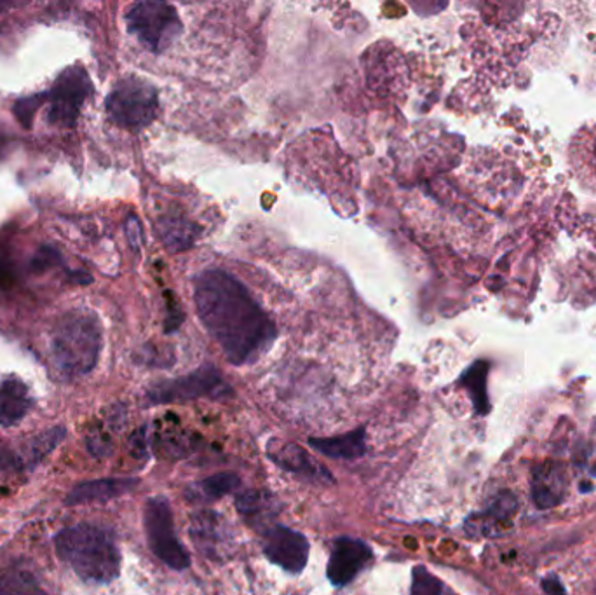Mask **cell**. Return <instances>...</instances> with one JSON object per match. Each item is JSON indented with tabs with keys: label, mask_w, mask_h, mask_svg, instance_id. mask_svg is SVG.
<instances>
[{
	"label": "cell",
	"mask_w": 596,
	"mask_h": 595,
	"mask_svg": "<svg viewBox=\"0 0 596 595\" xmlns=\"http://www.w3.org/2000/svg\"><path fill=\"white\" fill-rule=\"evenodd\" d=\"M126 25L130 34L142 44L147 52H166L180 37L181 22L177 9L166 2H136L126 13Z\"/></svg>",
	"instance_id": "obj_5"
},
{
	"label": "cell",
	"mask_w": 596,
	"mask_h": 595,
	"mask_svg": "<svg viewBox=\"0 0 596 595\" xmlns=\"http://www.w3.org/2000/svg\"><path fill=\"white\" fill-rule=\"evenodd\" d=\"M542 588L548 595H567L562 582L556 576H548V579L542 580Z\"/></svg>",
	"instance_id": "obj_26"
},
{
	"label": "cell",
	"mask_w": 596,
	"mask_h": 595,
	"mask_svg": "<svg viewBox=\"0 0 596 595\" xmlns=\"http://www.w3.org/2000/svg\"><path fill=\"white\" fill-rule=\"evenodd\" d=\"M101 346L103 334L98 318L92 312L71 311L56 326L51 355L62 376L76 379L97 367Z\"/></svg>",
	"instance_id": "obj_3"
},
{
	"label": "cell",
	"mask_w": 596,
	"mask_h": 595,
	"mask_svg": "<svg viewBox=\"0 0 596 595\" xmlns=\"http://www.w3.org/2000/svg\"><path fill=\"white\" fill-rule=\"evenodd\" d=\"M0 595H47L29 568L11 566L0 574Z\"/></svg>",
	"instance_id": "obj_18"
},
{
	"label": "cell",
	"mask_w": 596,
	"mask_h": 595,
	"mask_svg": "<svg viewBox=\"0 0 596 595\" xmlns=\"http://www.w3.org/2000/svg\"><path fill=\"white\" fill-rule=\"evenodd\" d=\"M235 505H238L241 516L246 517L252 524H264L265 520L269 519L271 510H273L269 496H265L258 491H249V493L241 494Z\"/></svg>",
	"instance_id": "obj_21"
},
{
	"label": "cell",
	"mask_w": 596,
	"mask_h": 595,
	"mask_svg": "<svg viewBox=\"0 0 596 595\" xmlns=\"http://www.w3.org/2000/svg\"><path fill=\"white\" fill-rule=\"evenodd\" d=\"M410 595H443V583L428 568L416 566L412 571Z\"/></svg>",
	"instance_id": "obj_23"
},
{
	"label": "cell",
	"mask_w": 596,
	"mask_h": 595,
	"mask_svg": "<svg viewBox=\"0 0 596 595\" xmlns=\"http://www.w3.org/2000/svg\"><path fill=\"white\" fill-rule=\"evenodd\" d=\"M143 522H145L148 547L154 555L172 570H187L190 566V555L178 540L172 507L163 496L148 499L143 511Z\"/></svg>",
	"instance_id": "obj_6"
},
{
	"label": "cell",
	"mask_w": 596,
	"mask_h": 595,
	"mask_svg": "<svg viewBox=\"0 0 596 595\" xmlns=\"http://www.w3.org/2000/svg\"><path fill=\"white\" fill-rule=\"evenodd\" d=\"M262 549H264L265 558L273 564L283 568L286 573L298 574L306 570L311 544L302 532L294 531L285 526H273L265 529Z\"/></svg>",
	"instance_id": "obj_9"
},
{
	"label": "cell",
	"mask_w": 596,
	"mask_h": 595,
	"mask_svg": "<svg viewBox=\"0 0 596 595\" xmlns=\"http://www.w3.org/2000/svg\"><path fill=\"white\" fill-rule=\"evenodd\" d=\"M194 302L202 326L235 367L255 363L276 341L277 330L269 315L228 271L208 269L199 275L194 284Z\"/></svg>",
	"instance_id": "obj_1"
},
{
	"label": "cell",
	"mask_w": 596,
	"mask_h": 595,
	"mask_svg": "<svg viewBox=\"0 0 596 595\" xmlns=\"http://www.w3.org/2000/svg\"><path fill=\"white\" fill-rule=\"evenodd\" d=\"M267 456L282 466L286 472L294 473L297 477L307 478L312 482H333L330 473L312 460L300 445L294 442H283V440H271L267 445Z\"/></svg>",
	"instance_id": "obj_11"
},
{
	"label": "cell",
	"mask_w": 596,
	"mask_h": 595,
	"mask_svg": "<svg viewBox=\"0 0 596 595\" xmlns=\"http://www.w3.org/2000/svg\"><path fill=\"white\" fill-rule=\"evenodd\" d=\"M14 465V458L5 449L0 448V472L11 469Z\"/></svg>",
	"instance_id": "obj_27"
},
{
	"label": "cell",
	"mask_w": 596,
	"mask_h": 595,
	"mask_svg": "<svg viewBox=\"0 0 596 595\" xmlns=\"http://www.w3.org/2000/svg\"><path fill=\"white\" fill-rule=\"evenodd\" d=\"M311 448L333 460H356L366 452L365 430L349 431L341 437L311 439Z\"/></svg>",
	"instance_id": "obj_17"
},
{
	"label": "cell",
	"mask_w": 596,
	"mask_h": 595,
	"mask_svg": "<svg viewBox=\"0 0 596 595\" xmlns=\"http://www.w3.org/2000/svg\"><path fill=\"white\" fill-rule=\"evenodd\" d=\"M572 175L584 189L596 192V123L581 128L569 145Z\"/></svg>",
	"instance_id": "obj_13"
},
{
	"label": "cell",
	"mask_w": 596,
	"mask_h": 595,
	"mask_svg": "<svg viewBox=\"0 0 596 595\" xmlns=\"http://www.w3.org/2000/svg\"><path fill=\"white\" fill-rule=\"evenodd\" d=\"M596 595V594H595Z\"/></svg>",
	"instance_id": "obj_29"
},
{
	"label": "cell",
	"mask_w": 596,
	"mask_h": 595,
	"mask_svg": "<svg viewBox=\"0 0 596 595\" xmlns=\"http://www.w3.org/2000/svg\"><path fill=\"white\" fill-rule=\"evenodd\" d=\"M567 470L563 469L562 463L544 461L533 469L530 491L536 507L541 510L559 507L567 494Z\"/></svg>",
	"instance_id": "obj_12"
},
{
	"label": "cell",
	"mask_w": 596,
	"mask_h": 595,
	"mask_svg": "<svg viewBox=\"0 0 596 595\" xmlns=\"http://www.w3.org/2000/svg\"><path fill=\"white\" fill-rule=\"evenodd\" d=\"M14 279V261L8 246L0 241V290L8 288Z\"/></svg>",
	"instance_id": "obj_25"
},
{
	"label": "cell",
	"mask_w": 596,
	"mask_h": 595,
	"mask_svg": "<svg viewBox=\"0 0 596 595\" xmlns=\"http://www.w3.org/2000/svg\"><path fill=\"white\" fill-rule=\"evenodd\" d=\"M446 595H457V594H454V592H450V594H446Z\"/></svg>",
	"instance_id": "obj_28"
},
{
	"label": "cell",
	"mask_w": 596,
	"mask_h": 595,
	"mask_svg": "<svg viewBox=\"0 0 596 595\" xmlns=\"http://www.w3.org/2000/svg\"><path fill=\"white\" fill-rule=\"evenodd\" d=\"M374 558L372 549L363 540L356 538H339L333 543L330 561H328V580L333 587H345L366 570Z\"/></svg>",
	"instance_id": "obj_10"
},
{
	"label": "cell",
	"mask_w": 596,
	"mask_h": 595,
	"mask_svg": "<svg viewBox=\"0 0 596 595\" xmlns=\"http://www.w3.org/2000/svg\"><path fill=\"white\" fill-rule=\"evenodd\" d=\"M92 86L88 73L82 67L67 68L56 79L49 93L44 95L49 102L47 121L55 126L70 128L76 124L86 98L91 95Z\"/></svg>",
	"instance_id": "obj_7"
},
{
	"label": "cell",
	"mask_w": 596,
	"mask_h": 595,
	"mask_svg": "<svg viewBox=\"0 0 596 595\" xmlns=\"http://www.w3.org/2000/svg\"><path fill=\"white\" fill-rule=\"evenodd\" d=\"M34 406L29 386L20 377L8 376L0 381V425L18 427Z\"/></svg>",
	"instance_id": "obj_15"
},
{
	"label": "cell",
	"mask_w": 596,
	"mask_h": 595,
	"mask_svg": "<svg viewBox=\"0 0 596 595\" xmlns=\"http://www.w3.org/2000/svg\"><path fill=\"white\" fill-rule=\"evenodd\" d=\"M467 386H470L471 395H473V401H475L476 410L478 415H487L488 400L487 393H485V372L479 365L475 368H471L470 374L466 376Z\"/></svg>",
	"instance_id": "obj_24"
},
{
	"label": "cell",
	"mask_w": 596,
	"mask_h": 595,
	"mask_svg": "<svg viewBox=\"0 0 596 595\" xmlns=\"http://www.w3.org/2000/svg\"><path fill=\"white\" fill-rule=\"evenodd\" d=\"M229 392L231 388L217 368L202 367L189 376L157 383L148 389L147 398L151 404H173L201 397H225Z\"/></svg>",
	"instance_id": "obj_8"
},
{
	"label": "cell",
	"mask_w": 596,
	"mask_h": 595,
	"mask_svg": "<svg viewBox=\"0 0 596 595\" xmlns=\"http://www.w3.org/2000/svg\"><path fill=\"white\" fill-rule=\"evenodd\" d=\"M517 510L518 502L511 493L499 494L482 514L467 520V531L471 535H482V537L499 535L511 526Z\"/></svg>",
	"instance_id": "obj_14"
},
{
	"label": "cell",
	"mask_w": 596,
	"mask_h": 595,
	"mask_svg": "<svg viewBox=\"0 0 596 595\" xmlns=\"http://www.w3.org/2000/svg\"><path fill=\"white\" fill-rule=\"evenodd\" d=\"M64 428H53V430H47L43 436L30 440L25 445V452H23L29 469H34L35 465H38L64 440Z\"/></svg>",
	"instance_id": "obj_22"
},
{
	"label": "cell",
	"mask_w": 596,
	"mask_h": 595,
	"mask_svg": "<svg viewBox=\"0 0 596 595\" xmlns=\"http://www.w3.org/2000/svg\"><path fill=\"white\" fill-rule=\"evenodd\" d=\"M139 486L136 478H101L77 484L68 493L67 505H80V503L109 502L119 498L122 494L131 493Z\"/></svg>",
	"instance_id": "obj_16"
},
{
	"label": "cell",
	"mask_w": 596,
	"mask_h": 595,
	"mask_svg": "<svg viewBox=\"0 0 596 595\" xmlns=\"http://www.w3.org/2000/svg\"><path fill=\"white\" fill-rule=\"evenodd\" d=\"M159 229L164 245L175 250V252L189 249L192 241L196 240V233H198L194 225H190L187 220L180 219V217H166V219L161 220Z\"/></svg>",
	"instance_id": "obj_19"
},
{
	"label": "cell",
	"mask_w": 596,
	"mask_h": 595,
	"mask_svg": "<svg viewBox=\"0 0 596 595\" xmlns=\"http://www.w3.org/2000/svg\"><path fill=\"white\" fill-rule=\"evenodd\" d=\"M107 112L112 123L124 130L140 131L157 118V89L140 77H124L107 97Z\"/></svg>",
	"instance_id": "obj_4"
},
{
	"label": "cell",
	"mask_w": 596,
	"mask_h": 595,
	"mask_svg": "<svg viewBox=\"0 0 596 595\" xmlns=\"http://www.w3.org/2000/svg\"><path fill=\"white\" fill-rule=\"evenodd\" d=\"M240 477L234 475V473H219V475L205 478V481L196 484V486H194L196 493H190V498L199 496V499H208V502H211V499H219L222 498V496L234 493V491L240 487Z\"/></svg>",
	"instance_id": "obj_20"
},
{
	"label": "cell",
	"mask_w": 596,
	"mask_h": 595,
	"mask_svg": "<svg viewBox=\"0 0 596 595\" xmlns=\"http://www.w3.org/2000/svg\"><path fill=\"white\" fill-rule=\"evenodd\" d=\"M56 552L80 580L110 583L121 571V552L110 529L97 524H77L58 532Z\"/></svg>",
	"instance_id": "obj_2"
}]
</instances>
